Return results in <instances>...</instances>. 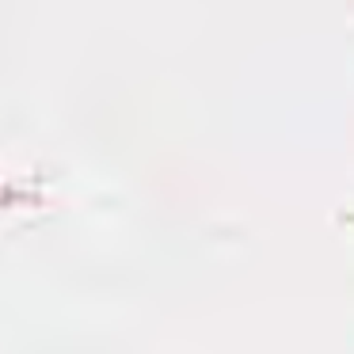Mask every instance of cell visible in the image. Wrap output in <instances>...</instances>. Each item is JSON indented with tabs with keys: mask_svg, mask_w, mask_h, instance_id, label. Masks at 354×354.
<instances>
[]
</instances>
